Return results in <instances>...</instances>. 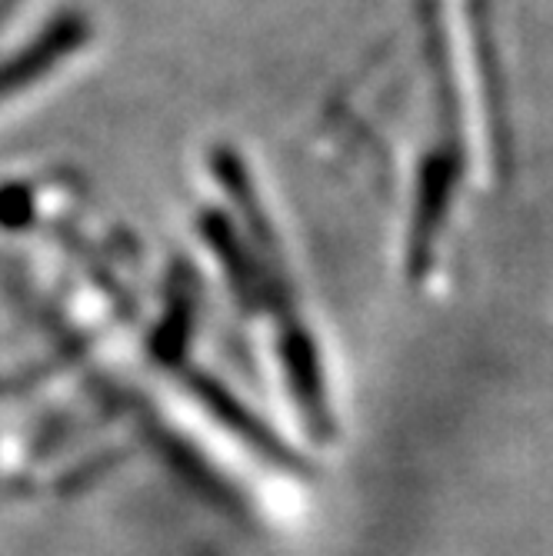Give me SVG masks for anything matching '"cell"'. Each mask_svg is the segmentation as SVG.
Returning a JSON list of instances; mask_svg holds the SVG:
<instances>
[{
    "instance_id": "1",
    "label": "cell",
    "mask_w": 553,
    "mask_h": 556,
    "mask_svg": "<svg viewBox=\"0 0 553 556\" xmlns=\"http://www.w3.org/2000/svg\"><path fill=\"white\" fill-rule=\"evenodd\" d=\"M80 40H84V27L77 21H64L54 30L40 34L24 54L0 64V100L24 90L27 84L43 77L50 67H58Z\"/></svg>"
}]
</instances>
